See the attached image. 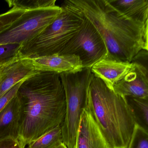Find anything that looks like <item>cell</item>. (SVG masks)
I'll return each instance as SVG.
<instances>
[{
    "label": "cell",
    "instance_id": "1",
    "mask_svg": "<svg viewBox=\"0 0 148 148\" xmlns=\"http://www.w3.org/2000/svg\"><path fill=\"white\" fill-rule=\"evenodd\" d=\"M16 96L21 105L18 139L25 146L62 125L66 99L60 74L38 71L23 81Z\"/></svg>",
    "mask_w": 148,
    "mask_h": 148
},
{
    "label": "cell",
    "instance_id": "2",
    "mask_svg": "<svg viewBox=\"0 0 148 148\" xmlns=\"http://www.w3.org/2000/svg\"><path fill=\"white\" fill-rule=\"evenodd\" d=\"M100 34L108 51L106 59L131 62L142 50L148 51V25L127 19L107 0H68Z\"/></svg>",
    "mask_w": 148,
    "mask_h": 148
},
{
    "label": "cell",
    "instance_id": "3",
    "mask_svg": "<svg viewBox=\"0 0 148 148\" xmlns=\"http://www.w3.org/2000/svg\"><path fill=\"white\" fill-rule=\"evenodd\" d=\"M86 109L103 133L110 148H128L136 124L126 98L94 76Z\"/></svg>",
    "mask_w": 148,
    "mask_h": 148
},
{
    "label": "cell",
    "instance_id": "4",
    "mask_svg": "<svg viewBox=\"0 0 148 148\" xmlns=\"http://www.w3.org/2000/svg\"><path fill=\"white\" fill-rule=\"evenodd\" d=\"M55 19L37 36L21 45V58L32 59L60 54L70 40L79 31L85 16L80 10L65 1Z\"/></svg>",
    "mask_w": 148,
    "mask_h": 148
},
{
    "label": "cell",
    "instance_id": "5",
    "mask_svg": "<svg viewBox=\"0 0 148 148\" xmlns=\"http://www.w3.org/2000/svg\"><path fill=\"white\" fill-rule=\"evenodd\" d=\"M64 91L66 113L61 125L62 142L67 148H75L82 112L87 106L88 92L94 75L90 68L60 74Z\"/></svg>",
    "mask_w": 148,
    "mask_h": 148
},
{
    "label": "cell",
    "instance_id": "6",
    "mask_svg": "<svg viewBox=\"0 0 148 148\" xmlns=\"http://www.w3.org/2000/svg\"><path fill=\"white\" fill-rule=\"evenodd\" d=\"M61 11V8L53 7L26 10L23 14L0 34V45H21L37 36L51 24Z\"/></svg>",
    "mask_w": 148,
    "mask_h": 148
},
{
    "label": "cell",
    "instance_id": "7",
    "mask_svg": "<svg viewBox=\"0 0 148 148\" xmlns=\"http://www.w3.org/2000/svg\"><path fill=\"white\" fill-rule=\"evenodd\" d=\"M107 54L103 38L86 17L81 29L70 40L60 55H75L81 60L83 68H91L106 58Z\"/></svg>",
    "mask_w": 148,
    "mask_h": 148
},
{
    "label": "cell",
    "instance_id": "8",
    "mask_svg": "<svg viewBox=\"0 0 148 148\" xmlns=\"http://www.w3.org/2000/svg\"><path fill=\"white\" fill-rule=\"evenodd\" d=\"M133 64V68L114 85L113 91L125 97L148 99V68Z\"/></svg>",
    "mask_w": 148,
    "mask_h": 148
},
{
    "label": "cell",
    "instance_id": "9",
    "mask_svg": "<svg viewBox=\"0 0 148 148\" xmlns=\"http://www.w3.org/2000/svg\"><path fill=\"white\" fill-rule=\"evenodd\" d=\"M75 148H110L99 127L86 108L81 115Z\"/></svg>",
    "mask_w": 148,
    "mask_h": 148
},
{
    "label": "cell",
    "instance_id": "10",
    "mask_svg": "<svg viewBox=\"0 0 148 148\" xmlns=\"http://www.w3.org/2000/svg\"><path fill=\"white\" fill-rule=\"evenodd\" d=\"M28 59L36 71H40L60 74L74 72L83 69L81 60L74 55L55 54Z\"/></svg>",
    "mask_w": 148,
    "mask_h": 148
},
{
    "label": "cell",
    "instance_id": "11",
    "mask_svg": "<svg viewBox=\"0 0 148 148\" xmlns=\"http://www.w3.org/2000/svg\"><path fill=\"white\" fill-rule=\"evenodd\" d=\"M133 63L105 58L90 68L95 77L100 79L113 90V86L133 68Z\"/></svg>",
    "mask_w": 148,
    "mask_h": 148
},
{
    "label": "cell",
    "instance_id": "12",
    "mask_svg": "<svg viewBox=\"0 0 148 148\" xmlns=\"http://www.w3.org/2000/svg\"><path fill=\"white\" fill-rule=\"evenodd\" d=\"M20 118V103L16 96L0 112V140L7 138L18 139Z\"/></svg>",
    "mask_w": 148,
    "mask_h": 148
},
{
    "label": "cell",
    "instance_id": "13",
    "mask_svg": "<svg viewBox=\"0 0 148 148\" xmlns=\"http://www.w3.org/2000/svg\"><path fill=\"white\" fill-rule=\"evenodd\" d=\"M107 1L127 19L148 25V0H107Z\"/></svg>",
    "mask_w": 148,
    "mask_h": 148
},
{
    "label": "cell",
    "instance_id": "14",
    "mask_svg": "<svg viewBox=\"0 0 148 148\" xmlns=\"http://www.w3.org/2000/svg\"><path fill=\"white\" fill-rule=\"evenodd\" d=\"M136 124L148 132V99L125 97Z\"/></svg>",
    "mask_w": 148,
    "mask_h": 148
},
{
    "label": "cell",
    "instance_id": "15",
    "mask_svg": "<svg viewBox=\"0 0 148 148\" xmlns=\"http://www.w3.org/2000/svg\"><path fill=\"white\" fill-rule=\"evenodd\" d=\"M62 143L61 125H58L28 145L29 148H55Z\"/></svg>",
    "mask_w": 148,
    "mask_h": 148
},
{
    "label": "cell",
    "instance_id": "16",
    "mask_svg": "<svg viewBox=\"0 0 148 148\" xmlns=\"http://www.w3.org/2000/svg\"><path fill=\"white\" fill-rule=\"evenodd\" d=\"M10 7H17L25 10L53 7L56 6V0H31V1H6Z\"/></svg>",
    "mask_w": 148,
    "mask_h": 148
},
{
    "label": "cell",
    "instance_id": "17",
    "mask_svg": "<svg viewBox=\"0 0 148 148\" xmlns=\"http://www.w3.org/2000/svg\"><path fill=\"white\" fill-rule=\"evenodd\" d=\"M21 45L8 44L0 45V67L10 64L19 58Z\"/></svg>",
    "mask_w": 148,
    "mask_h": 148
},
{
    "label": "cell",
    "instance_id": "18",
    "mask_svg": "<svg viewBox=\"0 0 148 148\" xmlns=\"http://www.w3.org/2000/svg\"><path fill=\"white\" fill-rule=\"evenodd\" d=\"M25 11L24 9L14 6L6 12L0 14V34L8 29Z\"/></svg>",
    "mask_w": 148,
    "mask_h": 148
},
{
    "label": "cell",
    "instance_id": "19",
    "mask_svg": "<svg viewBox=\"0 0 148 148\" xmlns=\"http://www.w3.org/2000/svg\"><path fill=\"white\" fill-rule=\"evenodd\" d=\"M128 148H148V132L136 125Z\"/></svg>",
    "mask_w": 148,
    "mask_h": 148
},
{
    "label": "cell",
    "instance_id": "20",
    "mask_svg": "<svg viewBox=\"0 0 148 148\" xmlns=\"http://www.w3.org/2000/svg\"><path fill=\"white\" fill-rule=\"evenodd\" d=\"M24 80L21 81L15 85L4 95L0 97V112L1 111L8 103L16 96L19 88Z\"/></svg>",
    "mask_w": 148,
    "mask_h": 148
},
{
    "label": "cell",
    "instance_id": "21",
    "mask_svg": "<svg viewBox=\"0 0 148 148\" xmlns=\"http://www.w3.org/2000/svg\"><path fill=\"white\" fill-rule=\"evenodd\" d=\"M25 146L18 139L7 138L0 140V148H25Z\"/></svg>",
    "mask_w": 148,
    "mask_h": 148
},
{
    "label": "cell",
    "instance_id": "22",
    "mask_svg": "<svg viewBox=\"0 0 148 148\" xmlns=\"http://www.w3.org/2000/svg\"><path fill=\"white\" fill-rule=\"evenodd\" d=\"M148 51L141 50L133 58L131 63H136L148 68Z\"/></svg>",
    "mask_w": 148,
    "mask_h": 148
},
{
    "label": "cell",
    "instance_id": "23",
    "mask_svg": "<svg viewBox=\"0 0 148 148\" xmlns=\"http://www.w3.org/2000/svg\"><path fill=\"white\" fill-rule=\"evenodd\" d=\"M67 148V147L63 143H62L60 144V145H59L58 146H57L56 148Z\"/></svg>",
    "mask_w": 148,
    "mask_h": 148
}]
</instances>
